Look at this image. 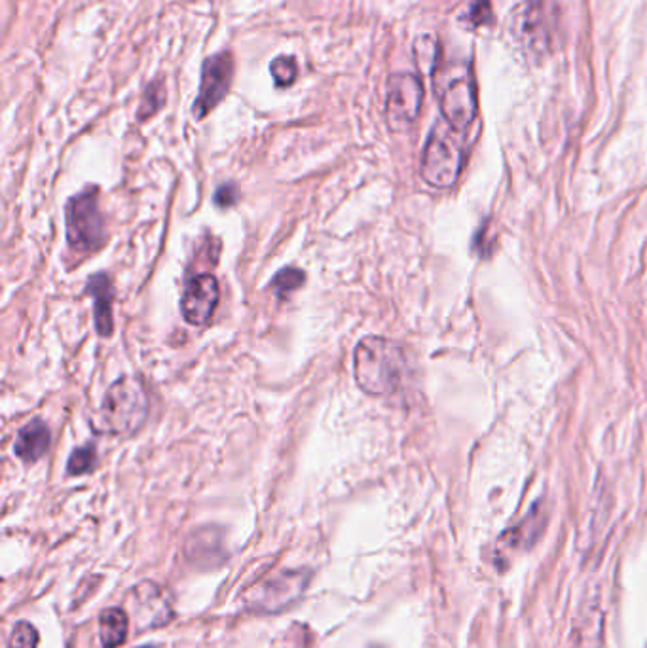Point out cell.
<instances>
[{"label": "cell", "mask_w": 647, "mask_h": 648, "mask_svg": "<svg viewBox=\"0 0 647 648\" xmlns=\"http://www.w3.org/2000/svg\"><path fill=\"white\" fill-rule=\"evenodd\" d=\"M433 89L448 126L458 134L466 131L477 118V89L471 68L464 61L443 60L438 55L432 71Z\"/></svg>", "instance_id": "obj_2"}, {"label": "cell", "mask_w": 647, "mask_h": 648, "mask_svg": "<svg viewBox=\"0 0 647 648\" xmlns=\"http://www.w3.org/2000/svg\"><path fill=\"white\" fill-rule=\"evenodd\" d=\"M50 446V431L42 419H33L25 427L20 428L18 438L14 442V454L21 461H41Z\"/></svg>", "instance_id": "obj_12"}, {"label": "cell", "mask_w": 647, "mask_h": 648, "mask_svg": "<svg viewBox=\"0 0 647 648\" xmlns=\"http://www.w3.org/2000/svg\"><path fill=\"white\" fill-rule=\"evenodd\" d=\"M511 36L527 57H541L551 47L553 14L545 0H527L512 15Z\"/></svg>", "instance_id": "obj_6"}, {"label": "cell", "mask_w": 647, "mask_h": 648, "mask_svg": "<svg viewBox=\"0 0 647 648\" xmlns=\"http://www.w3.org/2000/svg\"><path fill=\"white\" fill-rule=\"evenodd\" d=\"M304 279H306V275H304L303 269L298 268H284L279 269L276 275H274V279H272V288H274V295L277 298H287V296L293 295L295 290L303 287Z\"/></svg>", "instance_id": "obj_17"}, {"label": "cell", "mask_w": 647, "mask_h": 648, "mask_svg": "<svg viewBox=\"0 0 647 648\" xmlns=\"http://www.w3.org/2000/svg\"><path fill=\"white\" fill-rule=\"evenodd\" d=\"M464 166V147L459 141L458 131L446 121H437L425 142L422 155V179L429 187L446 190L458 181Z\"/></svg>", "instance_id": "obj_4"}, {"label": "cell", "mask_w": 647, "mask_h": 648, "mask_svg": "<svg viewBox=\"0 0 647 648\" xmlns=\"http://www.w3.org/2000/svg\"><path fill=\"white\" fill-rule=\"evenodd\" d=\"M405 370V351L395 341L380 336L359 341L353 353V375L367 395H392L401 387Z\"/></svg>", "instance_id": "obj_1"}, {"label": "cell", "mask_w": 647, "mask_h": 648, "mask_svg": "<svg viewBox=\"0 0 647 648\" xmlns=\"http://www.w3.org/2000/svg\"><path fill=\"white\" fill-rule=\"evenodd\" d=\"M234 71L236 63L230 52H219L203 61L200 92L192 105V114L197 120L208 118L223 103L234 81Z\"/></svg>", "instance_id": "obj_8"}, {"label": "cell", "mask_w": 647, "mask_h": 648, "mask_svg": "<svg viewBox=\"0 0 647 648\" xmlns=\"http://www.w3.org/2000/svg\"><path fill=\"white\" fill-rule=\"evenodd\" d=\"M219 281L215 275L198 274L184 283L181 311L184 321L192 327H203L211 321L219 304Z\"/></svg>", "instance_id": "obj_10"}, {"label": "cell", "mask_w": 647, "mask_h": 648, "mask_svg": "<svg viewBox=\"0 0 647 648\" xmlns=\"http://www.w3.org/2000/svg\"><path fill=\"white\" fill-rule=\"evenodd\" d=\"M163 105H166V87H163L162 78H158V81L150 82L145 89L137 118L139 121L149 120L150 116H155Z\"/></svg>", "instance_id": "obj_15"}, {"label": "cell", "mask_w": 647, "mask_h": 648, "mask_svg": "<svg viewBox=\"0 0 647 648\" xmlns=\"http://www.w3.org/2000/svg\"><path fill=\"white\" fill-rule=\"evenodd\" d=\"M545 510L541 504H535L532 512L527 516V520L512 528L506 535L507 546L509 549H524V546H532L533 542L538 541L541 531L545 528Z\"/></svg>", "instance_id": "obj_13"}, {"label": "cell", "mask_w": 647, "mask_h": 648, "mask_svg": "<svg viewBox=\"0 0 647 648\" xmlns=\"http://www.w3.org/2000/svg\"><path fill=\"white\" fill-rule=\"evenodd\" d=\"M424 103V86L416 74H393L388 81V99H385V120L395 134L406 131L418 120Z\"/></svg>", "instance_id": "obj_7"}, {"label": "cell", "mask_w": 647, "mask_h": 648, "mask_svg": "<svg viewBox=\"0 0 647 648\" xmlns=\"http://www.w3.org/2000/svg\"><path fill=\"white\" fill-rule=\"evenodd\" d=\"M68 247L76 253H92L105 245V219L99 209V190L88 187L81 194L73 195L65 208Z\"/></svg>", "instance_id": "obj_5"}, {"label": "cell", "mask_w": 647, "mask_h": 648, "mask_svg": "<svg viewBox=\"0 0 647 648\" xmlns=\"http://www.w3.org/2000/svg\"><path fill=\"white\" fill-rule=\"evenodd\" d=\"M97 463V449H95L94 442H88L86 446L76 448L67 463V475L68 476H84L89 475L95 468Z\"/></svg>", "instance_id": "obj_16"}, {"label": "cell", "mask_w": 647, "mask_h": 648, "mask_svg": "<svg viewBox=\"0 0 647 648\" xmlns=\"http://www.w3.org/2000/svg\"><path fill=\"white\" fill-rule=\"evenodd\" d=\"M149 417V399L136 378H120L107 389L103 399L102 422L115 436L136 435Z\"/></svg>", "instance_id": "obj_3"}, {"label": "cell", "mask_w": 647, "mask_h": 648, "mask_svg": "<svg viewBox=\"0 0 647 648\" xmlns=\"http://www.w3.org/2000/svg\"><path fill=\"white\" fill-rule=\"evenodd\" d=\"M271 73L279 89L293 86L298 76L297 60L293 55H277L276 60L272 61Z\"/></svg>", "instance_id": "obj_18"}, {"label": "cell", "mask_w": 647, "mask_h": 648, "mask_svg": "<svg viewBox=\"0 0 647 648\" xmlns=\"http://www.w3.org/2000/svg\"><path fill=\"white\" fill-rule=\"evenodd\" d=\"M128 615L121 608H107L99 618V637L103 648L120 647L128 635Z\"/></svg>", "instance_id": "obj_14"}, {"label": "cell", "mask_w": 647, "mask_h": 648, "mask_svg": "<svg viewBox=\"0 0 647 648\" xmlns=\"http://www.w3.org/2000/svg\"><path fill=\"white\" fill-rule=\"evenodd\" d=\"M308 575L304 571L279 573L253 592L250 607L258 613H279L290 607L304 594Z\"/></svg>", "instance_id": "obj_9"}, {"label": "cell", "mask_w": 647, "mask_h": 648, "mask_svg": "<svg viewBox=\"0 0 647 648\" xmlns=\"http://www.w3.org/2000/svg\"><path fill=\"white\" fill-rule=\"evenodd\" d=\"M240 198H242V192H240L236 182H224V184L216 188L213 203L219 209L234 208Z\"/></svg>", "instance_id": "obj_21"}, {"label": "cell", "mask_w": 647, "mask_h": 648, "mask_svg": "<svg viewBox=\"0 0 647 648\" xmlns=\"http://www.w3.org/2000/svg\"><path fill=\"white\" fill-rule=\"evenodd\" d=\"M139 648H156V647H139Z\"/></svg>", "instance_id": "obj_22"}, {"label": "cell", "mask_w": 647, "mask_h": 648, "mask_svg": "<svg viewBox=\"0 0 647 648\" xmlns=\"http://www.w3.org/2000/svg\"><path fill=\"white\" fill-rule=\"evenodd\" d=\"M86 293L94 300L95 332L102 338H110L115 330L113 319V301H115V288L107 274H95L88 279Z\"/></svg>", "instance_id": "obj_11"}, {"label": "cell", "mask_w": 647, "mask_h": 648, "mask_svg": "<svg viewBox=\"0 0 647 648\" xmlns=\"http://www.w3.org/2000/svg\"><path fill=\"white\" fill-rule=\"evenodd\" d=\"M39 647V631L29 622H20L10 637V648Z\"/></svg>", "instance_id": "obj_20"}, {"label": "cell", "mask_w": 647, "mask_h": 648, "mask_svg": "<svg viewBox=\"0 0 647 648\" xmlns=\"http://www.w3.org/2000/svg\"><path fill=\"white\" fill-rule=\"evenodd\" d=\"M462 21H466L467 28H482L492 23V7L490 0H471V4L462 15Z\"/></svg>", "instance_id": "obj_19"}]
</instances>
